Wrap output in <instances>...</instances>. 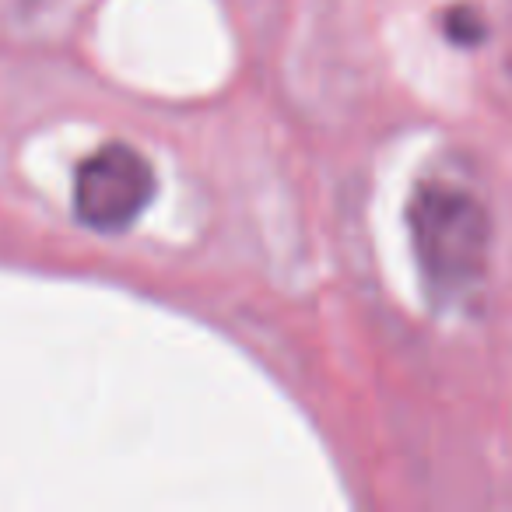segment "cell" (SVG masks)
I'll use <instances>...</instances> for the list:
<instances>
[{
    "label": "cell",
    "mask_w": 512,
    "mask_h": 512,
    "mask_svg": "<svg viewBox=\"0 0 512 512\" xmlns=\"http://www.w3.org/2000/svg\"><path fill=\"white\" fill-rule=\"evenodd\" d=\"M158 190L151 162L130 144H102L81 162L74 179V211L95 232H123L144 214Z\"/></svg>",
    "instance_id": "7a4b0ae2"
},
{
    "label": "cell",
    "mask_w": 512,
    "mask_h": 512,
    "mask_svg": "<svg viewBox=\"0 0 512 512\" xmlns=\"http://www.w3.org/2000/svg\"><path fill=\"white\" fill-rule=\"evenodd\" d=\"M411 249L425 285L439 299H460L488 271L491 218L470 190L446 179H428L407 204Z\"/></svg>",
    "instance_id": "6da1fadb"
},
{
    "label": "cell",
    "mask_w": 512,
    "mask_h": 512,
    "mask_svg": "<svg viewBox=\"0 0 512 512\" xmlns=\"http://www.w3.org/2000/svg\"><path fill=\"white\" fill-rule=\"evenodd\" d=\"M442 29L453 43L460 46H474L484 39V18L477 15L474 8H453L446 18H442Z\"/></svg>",
    "instance_id": "3957f363"
}]
</instances>
